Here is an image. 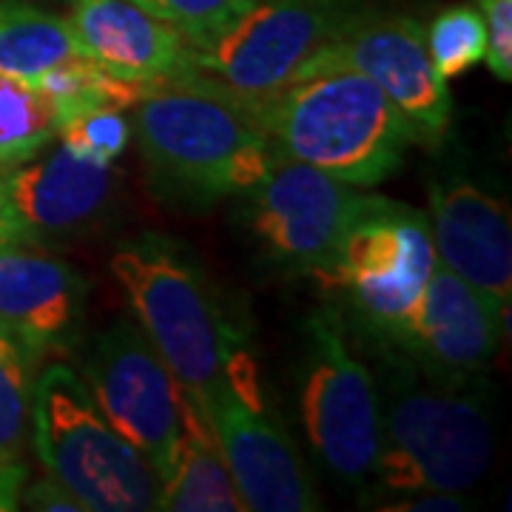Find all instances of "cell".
I'll list each match as a JSON object with an SVG mask.
<instances>
[{"mask_svg":"<svg viewBox=\"0 0 512 512\" xmlns=\"http://www.w3.org/2000/svg\"><path fill=\"white\" fill-rule=\"evenodd\" d=\"M111 274L151 348L191 396L231 390L265 407L254 350L200 262L174 239L143 234L111 256Z\"/></svg>","mask_w":512,"mask_h":512,"instance_id":"6da1fadb","label":"cell"},{"mask_svg":"<svg viewBox=\"0 0 512 512\" xmlns=\"http://www.w3.org/2000/svg\"><path fill=\"white\" fill-rule=\"evenodd\" d=\"M376 348L382 444L367 501L393 495L467 493L487 476L495 456L490 404L476 384H447L421 373L390 342Z\"/></svg>","mask_w":512,"mask_h":512,"instance_id":"7a4b0ae2","label":"cell"},{"mask_svg":"<svg viewBox=\"0 0 512 512\" xmlns=\"http://www.w3.org/2000/svg\"><path fill=\"white\" fill-rule=\"evenodd\" d=\"M128 117L151 185L180 205L242 197L276 157L237 103L188 74L154 83Z\"/></svg>","mask_w":512,"mask_h":512,"instance_id":"3957f363","label":"cell"},{"mask_svg":"<svg viewBox=\"0 0 512 512\" xmlns=\"http://www.w3.org/2000/svg\"><path fill=\"white\" fill-rule=\"evenodd\" d=\"M276 157L319 168L342 183L387 180L419 137L367 77L345 66L299 74L274 97L242 109Z\"/></svg>","mask_w":512,"mask_h":512,"instance_id":"277c9868","label":"cell"},{"mask_svg":"<svg viewBox=\"0 0 512 512\" xmlns=\"http://www.w3.org/2000/svg\"><path fill=\"white\" fill-rule=\"evenodd\" d=\"M29 439L86 512L157 510L160 476L106 421L74 367L55 362L35 376Z\"/></svg>","mask_w":512,"mask_h":512,"instance_id":"5b68a950","label":"cell"},{"mask_svg":"<svg viewBox=\"0 0 512 512\" xmlns=\"http://www.w3.org/2000/svg\"><path fill=\"white\" fill-rule=\"evenodd\" d=\"M296 407L322 470L336 484L367 487L382 444L379 390L373 367L353 350L348 316L330 302L308 313L302 328Z\"/></svg>","mask_w":512,"mask_h":512,"instance_id":"8992f818","label":"cell"},{"mask_svg":"<svg viewBox=\"0 0 512 512\" xmlns=\"http://www.w3.org/2000/svg\"><path fill=\"white\" fill-rule=\"evenodd\" d=\"M365 9L367 0H254L211 43L191 49L185 74L248 109L291 86Z\"/></svg>","mask_w":512,"mask_h":512,"instance_id":"52a82bcc","label":"cell"},{"mask_svg":"<svg viewBox=\"0 0 512 512\" xmlns=\"http://www.w3.org/2000/svg\"><path fill=\"white\" fill-rule=\"evenodd\" d=\"M433 265L427 214L384 200L350 228L308 279L356 322L365 339L384 342L413 313Z\"/></svg>","mask_w":512,"mask_h":512,"instance_id":"ba28073f","label":"cell"},{"mask_svg":"<svg viewBox=\"0 0 512 512\" xmlns=\"http://www.w3.org/2000/svg\"><path fill=\"white\" fill-rule=\"evenodd\" d=\"M384 200L319 168L274 157L265 177L239 197V225L274 265L308 276Z\"/></svg>","mask_w":512,"mask_h":512,"instance_id":"9c48e42d","label":"cell"},{"mask_svg":"<svg viewBox=\"0 0 512 512\" xmlns=\"http://www.w3.org/2000/svg\"><path fill=\"white\" fill-rule=\"evenodd\" d=\"M83 382L106 421L163 481L180 436L183 387L137 322L120 319L94 339L83 362Z\"/></svg>","mask_w":512,"mask_h":512,"instance_id":"30bf717a","label":"cell"},{"mask_svg":"<svg viewBox=\"0 0 512 512\" xmlns=\"http://www.w3.org/2000/svg\"><path fill=\"white\" fill-rule=\"evenodd\" d=\"M322 66H345L367 77L399 109L419 140L439 143L447 134L453 97L427 55L419 18L376 12L370 6L313 55L305 72Z\"/></svg>","mask_w":512,"mask_h":512,"instance_id":"8fae6325","label":"cell"},{"mask_svg":"<svg viewBox=\"0 0 512 512\" xmlns=\"http://www.w3.org/2000/svg\"><path fill=\"white\" fill-rule=\"evenodd\" d=\"M117 188L114 165L92 163L52 140L29 160L0 165L3 242L40 245L86 231Z\"/></svg>","mask_w":512,"mask_h":512,"instance_id":"7c38bea8","label":"cell"},{"mask_svg":"<svg viewBox=\"0 0 512 512\" xmlns=\"http://www.w3.org/2000/svg\"><path fill=\"white\" fill-rule=\"evenodd\" d=\"M507 319L510 313L436 262L413 313L384 342L402 350L430 379L476 384L493 362Z\"/></svg>","mask_w":512,"mask_h":512,"instance_id":"4fadbf2b","label":"cell"},{"mask_svg":"<svg viewBox=\"0 0 512 512\" xmlns=\"http://www.w3.org/2000/svg\"><path fill=\"white\" fill-rule=\"evenodd\" d=\"M245 512H316L322 501L296 447L265 407L231 390L202 396Z\"/></svg>","mask_w":512,"mask_h":512,"instance_id":"5bb4252c","label":"cell"},{"mask_svg":"<svg viewBox=\"0 0 512 512\" xmlns=\"http://www.w3.org/2000/svg\"><path fill=\"white\" fill-rule=\"evenodd\" d=\"M89 282L29 242H0V325L40 359L77 348Z\"/></svg>","mask_w":512,"mask_h":512,"instance_id":"9a60e30c","label":"cell"},{"mask_svg":"<svg viewBox=\"0 0 512 512\" xmlns=\"http://www.w3.org/2000/svg\"><path fill=\"white\" fill-rule=\"evenodd\" d=\"M430 239L436 262L510 313L512 225L507 205L464 177L430 185Z\"/></svg>","mask_w":512,"mask_h":512,"instance_id":"2e32d148","label":"cell"},{"mask_svg":"<svg viewBox=\"0 0 512 512\" xmlns=\"http://www.w3.org/2000/svg\"><path fill=\"white\" fill-rule=\"evenodd\" d=\"M66 20L80 55L117 77L160 83L191 69L183 32L134 0H72Z\"/></svg>","mask_w":512,"mask_h":512,"instance_id":"e0dca14e","label":"cell"},{"mask_svg":"<svg viewBox=\"0 0 512 512\" xmlns=\"http://www.w3.org/2000/svg\"><path fill=\"white\" fill-rule=\"evenodd\" d=\"M165 512H245L222 456L217 430L197 396H180V436L171 467L160 481Z\"/></svg>","mask_w":512,"mask_h":512,"instance_id":"ac0fdd59","label":"cell"},{"mask_svg":"<svg viewBox=\"0 0 512 512\" xmlns=\"http://www.w3.org/2000/svg\"><path fill=\"white\" fill-rule=\"evenodd\" d=\"M80 57L69 20L26 0H0V74L37 83Z\"/></svg>","mask_w":512,"mask_h":512,"instance_id":"d6986e66","label":"cell"},{"mask_svg":"<svg viewBox=\"0 0 512 512\" xmlns=\"http://www.w3.org/2000/svg\"><path fill=\"white\" fill-rule=\"evenodd\" d=\"M40 356L0 325V461H23Z\"/></svg>","mask_w":512,"mask_h":512,"instance_id":"ffe728a7","label":"cell"},{"mask_svg":"<svg viewBox=\"0 0 512 512\" xmlns=\"http://www.w3.org/2000/svg\"><path fill=\"white\" fill-rule=\"evenodd\" d=\"M57 134L52 100L18 77L0 74V165L29 160Z\"/></svg>","mask_w":512,"mask_h":512,"instance_id":"44dd1931","label":"cell"},{"mask_svg":"<svg viewBox=\"0 0 512 512\" xmlns=\"http://www.w3.org/2000/svg\"><path fill=\"white\" fill-rule=\"evenodd\" d=\"M424 43L436 72L444 80H453L484 60V49H487L484 18L470 3L447 6L424 26Z\"/></svg>","mask_w":512,"mask_h":512,"instance_id":"7402d4cb","label":"cell"},{"mask_svg":"<svg viewBox=\"0 0 512 512\" xmlns=\"http://www.w3.org/2000/svg\"><path fill=\"white\" fill-rule=\"evenodd\" d=\"M131 137V117L126 109L117 106H94L80 111L66 123H60L55 134V140H60L72 154L103 165H114V160H120Z\"/></svg>","mask_w":512,"mask_h":512,"instance_id":"603a6c76","label":"cell"},{"mask_svg":"<svg viewBox=\"0 0 512 512\" xmlns=\"http://www.w3.org/2000/svg\"><path fill=\"white\" fill-rule=\"evenodd\" d=\"M134 3L171 23L174 29H180L191 43V49H200L220 35L225 26H231L254 0H134Z\"/></svg>","mask_w":512,"mask_h":512,"instance_id":"cb8c5ba5","label":"cell"},{"mask_svg":"<svg viewBox=\"0 0 512 512\" xmlns=\"http://www.w3.org/2000/svg\"><path fill=\"white\" fill-rule=\"evenodd\" d=\"M476 9L484 18L487 49L484 60L495 80H512V0H476Z\"/></svg>","mask_w":512,"mask_h":512,"instance_id":"d4e9b609","label":"cell"},{"mask_svg":"<svg viewBox=\"0 0 512 512\" xmlns=\"http://www.w3.org/2000/svg\"><path fill=\"white\" fill-rule=\"evenodd\" d=\"M20 501L29 507V510L40 512H86L83 504L74 498L57 478H37L32 484H23V495Z\"/></svg>","mask_w":512,"mask_h":512,"instance_id":"484cf974","label":"cell"},{"mask_svg":"<svg viewBox=\"0 0 512 512\" xmlns=\"http://www.w3.org/2000/svg\"><path fill=\"white\" fill-rule=\"evenodd\" d=\"M379 510L387 512H461L467 510L464 495L461 493H433V490H421V493H404L393 498H382V504H373Z\"/></svg>","mask_w":512,"mask_h":512,"instance_id":"4316f807","label":"cell"},{"mask_svg":"<svg viewBox=\"0 0 512 512\" xmlns=\"http://www.w3.org/2000/svg\"><path fill=\"white\" fill-rule=\"evenodd\" d=\"M26 476L29 470L23 461H0V512L18 510Z\"/></svg>","mask_w":512,"mask_h":512,"instance_id":"83f0119b","label":"cell"},{"mask_svg":"<svg viewBox=\"0 0 512 512\" xmlns=\"http://www.w3.org/2000/svg\"><path fill=\"white\" fill-rule=\"evenodd\" d=\"M0 242H3V231H0Z\"/></svg>","mask_w":512,"mask_h":512,"instance_id":"f1b7e54d","label":"cell"}]
</instances>
